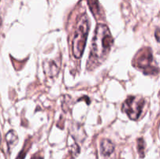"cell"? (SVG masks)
I'll return each instance as SVG.
<instances>
[{
	"label": "cell",
	"mask_w": 160,
	"mask_h": 159,
	"mask_svg": "<svg viewBox=\"0 0 160 159\" xmlns=\"http://www.w3.org/2000/svg\"><path fill=\"white\" fill-rule=\"evenodd\" d=\"M113 38L109 27L105 24L97 25L89 57L88 68H93L101 63L112 48Z\"/></svg>",
	"instance_id": "obj_1"
},
{
	"label": "cell",
	"mask_w": 160,
	"mask_h": 159,
	"mask_svg": "<svg viewBox=\"0 0 160 159\" xmlns=\"http://www.w3.org/2000/svg\"><path fill=\"white\" fill-rule=\"evenodd\" d=\"M90 26V21L86 14L81 16L78 20L73 40V55L77 59H80L84 53L86 41Z\"/></svg>",
	"instance_id": "obj_2"
},
{
	"label": "cell",
	"mask_w": 160,
	"mask_h": 159,
	"mask_svg": "<svg viewBox=\"0 0 160 159\" xmlns=\"http://www.w3.org/2000/svg\"><path fill=\"white\" fill-rule=\"evenodd\" d=\"M152 53L150 48H145L140 50L136 55L134 62L138 68L142 69L145 74H156L158 72L155 67L152 66Z\"/></svg>",
	"instance_id": "obj_3"
},
{
	"label": "cell",
	"mask_w": 160,
	"mask_h": 159,
	"mask_svg": "<svg viewBox=\"0 0 160 159\" xmlns=\"http://www.w3.org/2000/svg\"><path fill=\"white\" fill-rule=\"evenodd\" d=\"M144 103L145 101L143 98L135 96L128 97L123 103L122 111L125 112L131 120H136L142 114Z\"/></svg>",
	"instance_id": "obj_4"
},
{
	"label": "cell",
	"mask_w": 160,
	"mask_h": 159,
	"mask_svg": "<svg viewBox=\"0 0 160 159\" xmlns=\"http://www.w3.org/2000/svg\"><path fill=\"white\" fill-rule=\"evenodd\" d=\"M43 68L45 74L49 76L50 77H52V76L57 75L59 71V65H58L57 62L55 60H49L44 62Z\"/></svg>",
	"instance_id": "obj_5"
},
{
	"label": "cell",
	"mask_w": 160,
	"mask_h": 159,
	"mask_svg": "<svg viewBox=\"0 0 160 159\" xmlns=\"http://www.w3.org/2000/svg\"><path fill=\"white\" fill-rule=\"evenodd\" d=\"M115 146L112 143V141H110L108 139H104L101 141L100 143V151L101 154L104 156H109L112 154V153L114 151Z\"/></svg>",
	"instance_id": "obj_6"
},
{
	"label": "cell",
	"mask_w": 160,
	"mask_h": 159,
	"mask_svg": "<svg viewBox=\"0 0 160 159\" xmlns=\"http://www.w3.org/2000/svg\"><path fill=\"white\" fill-rule=\"evenodd\" d=\"M6 140L7 142L8 147H9V149L12 147L15 146L17 144V141H18V137H17V133H16L15 131L11 130L6 134Z\"/></svg>",
	"instance_id": "obj_7"
},
{
	"label": "cell",
	"mask_w": 160,
	"mask_h": 159,
	"mask_svg": "<svg viewBox=\"0 0 160 159\" xmlns=\"http://www.w3.org/2000/svg\"><path fill=\"white\" fill-rule=\"evenodd\" d=\"M88 3L92 13L97 17V15L99 13V6H98V0H88Z\"/></svg>",
	"instance_id": "obj_8"
},
{
	"label": "cell",
	"mask_w": 160,
	"mask_h": 159,
	"mask_svg": "<svg viewBox=\"0 0 160 159\" xmlns=\"http://www.w3.org/2000/svg\"><path fill=\"white\" fill-rule=\"evenodd\" d=\"M137 148L139 156L141 158H143L145 157V140L143 138H139L137 140Z\"/></svg>",
	"instance_id": "obj_9"
},
{
	"label": "cell",
	"mask_w": 160,
	"mask_h": 159,
	"mask_svg": "<svg viewBox=\"0 0 160 159\" xmlns=\"http://www.w3.org/2000/svg\"><path fill=\"white\" fill-rule=\"evenodd\" d=\"M26 154H27V151H25L24 149H23L21 151H20V154H18L17 159H24L25 156H26Z\"/></svg>",
	"instance_id": "obj_10"
},
{
	"label": "cell",
	"mask_w": 160,
	"mask_h": 159,
	"mask_svg": "<svg viewBox=\"0 0 160 159\" xmlns=\"http://www.w3.org/2000/svg\"><path fill=\"white\" fill-rule=\"evenodd\" d=\"M155 35H156V37L158 41H160V29L156 30V33H155Z\"/></svg>",
	"instance_id": "obj_11"
},
{
	"label": "cell",
	"mask_w": 160,
	"mask_h": 159,
	"mask_svg": "<svg viewBox=\"0 0 160 159\" xmlns=\"http://www.w3.org/2000/svg\"><path fill=\"white\" fill-rule=\"evenodd\" d=\"M31 159H43V158H42V157H40V156L34 155V156H33L32 158H31Z\"/></svg>",
	"instance_id": "obj_12"
},
{
	"label": "cell",
	"mask_w": 160,
	"mask_h": 159,
	"mask_svg": "<svg viewBox=\"0 0 160 159\" xmlns=\"http://www.w3.org/2000/svg\"><path fill=\"white\" fill-rule=\"evenodd\" d=\"M0 143H1V134H0Z\"/></svg>",
	"instance_id": "obj_13"
},
{
	"label": "cell",
	"mask_w": 160,
	"mask_h": 159,
	"mask_svg": "<svg viewBox=\"0 0 160 159\" xmlns=\"http://www.w3.org/2000/svg\"><path fill=\"white\" fill-rule=\"evenodd\" d=\"M0 26H1V20H0Z\"/></svg>",
	"instance_id": "obj_14"
}]
</instances>
